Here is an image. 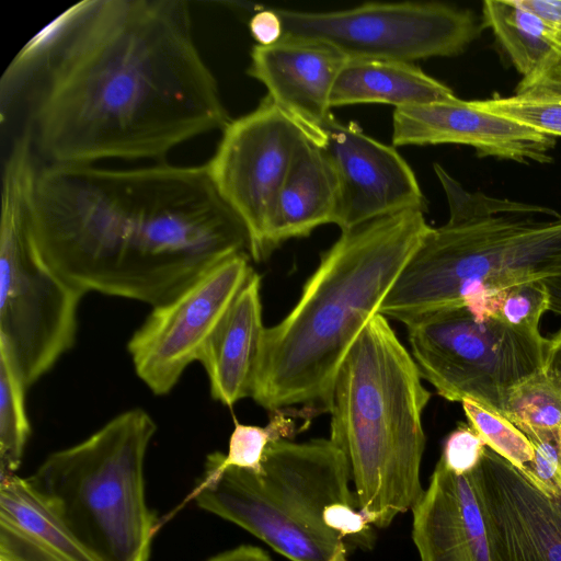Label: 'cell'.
<instances>
[{"label":"cell","mask_w":561,"mask_h":561,"mask_svg":"<svg viewBox=\"0 0 561 561\" xmlns=\"http://www.w3.org/2000/svg\"><path fill=\"white\" fill-rule=\"evenodd\" d=\"M30 96L34 146L57 164L165 161L231 121L183 0H92Z\"/></svg>","instance_id":"cell-1"},{"label":"cell","mask_w":561,"mask_h":561,"mask_svg":"<svg viewBox=\"0 0 561 561\" xmlns=\"http://www.w3.org/2000/svg\"><path fill=\"white\" fill-rule=\"evenodd\" d=\"M503 415L526 437L561 432V382L543 369L508 394Z\"/></svg>","instance_id":"cell-24"},{"label":"cell","mask_w":561,"mask_h":561,"mask_svg":"<svg viewBox=\"0 0 561 561\" xmlns=\"http://www.w3.org/2000/svg\"><path fill=\"white\" fill-rule=\"evenodd\" d=\"M81 1L35 35L14 57L0 80V114L4 124L15 105L30 95L91 5Z\"/></svg>","instance_id":"cell-23"},{"label":"cell","mask_w":561,"mask_h":561,"mask_svg":"<svg viewBox=\"0 0 561 561\" xmlns=\"http://www.w3.org/2000/svg\"><path fill=\"white\" fill-rule=\"evenodd\" d=\"M484 26L495 38L523 77L535 72L549 57L561 50V31L520 0H488L482 4Z\"/></svg>","instance_id":"cell-22"},{"label":"cell","mask_w":561,"mask_h":561,"mask_svg":"<svg viewBox=\"0 0 561 561\" xmlns=\"http://www.w3.org/2000/svg\"><path fill=\"white\" fill-rule=\"evenodd\" d=\"M283 37L324 43L346 58L414 64L462 54L479 34L474 14L443 2H368L336 11L275 8Z\"/></svg>","instance_id":"cell-10"},{"label":"cell","mask_w":561,"mask_h":561,"mask_svg":"<svg viewBox=\"0 0 561 561\" xmlns=\"http://www.w3.org/2000/svg\"><path fill=\"white\" fill-rule=\"evenodd\" d=\"M542 369L561 382V329L548 339Z\"/></svg>","instance_id":"cell-36"},{"label":"cell","mask_w":561,"mask_h":561,"mask_svg":"<svg viewBox=\"0 0 561 561\" xmlns=\"http://www.w3.org/2000/svg\"><path fill=\"white\" fill-rule=\"evenodd\" d=\"M447 221L431 228L379 313L404 325L451 307L476 308L514 285L561 276V214L466 190L438 163Z\"/></svg>","instance_id":"cell-4"},{"label":"cell","mask_w":561,"mask_h":561,"mask_svg":"<svg viewBox=\"0 0 561 561\" xmlns=\"http://www.w3.org/2000/svg\"><path fill=\"white\" fill-rule=\"evenodd\" d=\"M41 260L82 293L164 304L225 259L248 252L244 227L206 163L133 169L49 163L27 210Z\"/></svg>","instance_id":"cell-2"},{"label":"cell","mask_w":561,"mask_h":561,"mask_svg":"<svg viewBox=\"0 0 561 561\" xmlns=\"http://www.w3.org/2000/svg\"><path fill=\"white\" fill-rule=\"evenodd\" d=\"M392 144L467 145L480 158L493 157L523 164L553 161L556 137L513 119L478 108L457 96L442 102L394 108Z\"/></svg>","instance_id":"cell-15"},{"label":"cell","mask_w":561,"mask_h":561,"mask_svg":"<svg viewBox=\"0 0 561 561\" xmlns=\"http://www.w3.org/2000/svg\"><path fill=\"white\" fill-rule=\"evenodd\" d=\"M515 94L561 100V50L549 57L535 72L523 77Z\"/></svg>","instance_id":"cell-32"},{"label":"cell","mask_w":561,"mask_h":561,"mask_svg":"<svg viewBox=\"0 0 561 561\" xmlns=\"http://www.w3.org/2000/svg\"><path fill=\"white\" fill-rule=\"evenodd\" d=\"M422 379L444 399H472L503 414L510 392L542 370L548 339L466 306L440 309L405 324Z\"/></svg>","instance_id":"cell-9"},{"label":"cell","mask_w":561,"mask_h":561,"mask_svg":"<svg viewBox=\"0 0 561 561\" xmlns=\"http://www.w3.org/2000/svg\"><path fill=\"white\" fill-rule=\"evenodd\" d=\"M492 561H561V501L485 448L474 469Z\"/></svg>","instance_id":"cell-14"},{"label":"cell","mask_w":561,"mask_h":561,"mask_svg":"<svg viewBox=\"0 0 561 561\" xmlns=\"http://www.w3.org/2000/svg\"><path fill=\"white\" fill-rule=\"evenodd\" d=\"M339 199L330 159L322 147L305 138L276 198L270 232L273 251L289 239L308 237L322 225H335Z\"/></svg>","instance_id":"cell-20"},{"label":"cell","mask_w":561,"mask_h":561,"mask_svg":"<svg viewBox=\"0 0 561 561\" xmlns=\"http://www.w3.org/2000/svg\"><path fill=\"white\" fill-rule=\"evenodd\" d=\"M323 135L321 147L339 183L335 225L341 231L405 210H426L413 170L393 147L366 135L356 123L334 117Z\"/></svg>","instance_id":"cell-13"},{"label":"cell","mask_w":561,"mask_h":561,"mask_svg":"<svg viewBox=\"0 0 561 561\" xmlns=\"http://www.w3.org/2000/svg\"><path fill=\"white\" fill-rule=\"evenodd\" d=\"M27 387L0 353V478L16 474L31 434Z\"/></svg>","instance_id":"cell-25"},{"label":"cell","mask_w":561,"mask_h":561,"mask_svg":"<svg viewBox=\"0 0 561 561\" xmlns=\"http://www.w3.org/2000/svg\"><path fill=\"white\" fill-rule=\"evenodd\" d=\"M156 432L148 412L127 410L50 454L27 478L101 561H149L157 518L146 502L144 469Z\"/></svg>","instance_id":"cell-7"},{"label":"cell","mask_w":561,"mask_h":561,"mask_svg":"<svg viewBox=\"0 0 561 561\" xmlns=\"http://www.w3.org/2000/svg\"><path fill=\"white\" fill-rule=\"evenodd\" d=\"M0 561H101L26 479L0 478Z\"/></svg>","instance_id":"cell-19"},{"label":"cell","mask_w":561,"mask_h":561,"mask_svg":"<svg viewBox=\"0 0 561 561\" xmlns=\"http://www.w3.org/2000/svg\"><path fill=\"white\" fill-rule=\"evenodd\" d=\"M249 30L256 45L270 46L283 37V23L275 8H261L252 15Z\"/></svg>","instance_id":"cell-33"},{"label":"cell","mask_w":561,"mask_h":561,"mask_svg":"<svg viewBox=\"0 0 561 561\" xmlns=\"http://www.w3.org/2000/svg\"><path fill=\"white\" fill-rule=\"evenodd\" d=\"M483 111L493 113L551 136H561V100L525 95H494L473 101Z\"/></svg>","instance_id":"cell-29"},{"label":"cell","mask_w":561,"mask_h":561,"mask_svg":"<svg viewBox=\"0 0 561 561\" xmlns=\"http://www.w3.org/2000/svg\"><path fill=\"white\" fill-rule=\"evenodd\" d=\"M533 459L520 469L538 488L561 501V432L529 438Z\"/></svg>","instance_id":"cell-30"},{"label":"cell","mask_w":561,"mask_h":561,"mask_svg":"<svg viewBox=\"0 0 561 561\" xmlns=\"http://www.w3.org/2000/svg\"><path fill=\"white\" fill-rule=\"evenodd\" d=\"M430 398L412 355L377 313L337 373L329 411V439L345 456L358 510L374 527L411 512L424 492Z\"/></svg>","instance_id":"cell-5"},{"label":"cell","mask_w":561,"mask_h":561,"mask_svg":"<svg viewBox=\"0 0 561 561\" xmlns=\"http://www.w3.org/2000/svg\"><path fill=\"white\" fill-rule=\"evenodd\" d=\"M253 272L248 252L216 264L173 299L152 307L127 350L138 378L157 396L169 393Z\"/></svg>","instance_id":"cell-12"},{"label":"cell","mask_w":561,"mask_h":561,"mask_svg":"<svg viewBox=\"0 0 561 561\" xmlns=\"http://www.w3.org/2000/svg\"><path fill=\"white\" fill-rule=\"evenodd\" d=\"M557 30L561 31V0H520Z\"/></svg>","instance_id":"cell-35"},{"label":"cell","mask_w":561,"mask_h":561,"mask_svg":"<svg viewBox=\"0 0 561 561\" xmlns=\"http://www.w3.org/2000/svg\"><path fill=\"white\" fill-rule=\"evenodd\" d=\"M405 210L341 231L290 312L266 328L250 397L268 410L329 412L337 373L431 230Z\"/></svg>","instance_id":"cell-3"},{"label":"cell","mask_w":561,"mask_h":561,"mask_svg":"<svg viewBox=\"0 0 561 561\" xmlns=\"http://www.w3.org/2000/svg\"><path fill=\"white\" fill-rule=\"evenodd\" d=\"M205 561H274L262 548L253 545H240L233 549L217 553Z\"/></svg>","instance_id":"cell-34"},{"label":"cell","mask_w":561,"mask_h":561,"mask_svg":"<svg viewBox=\"0 0 561 561\" xmlns=\"http://www.w3.org/2000/svg\"><path fill=\"white\" fill-rule=\"evenodd\" d=\"M248 75L260 81L267 96L314 144L333 115L330 98L346 57L324 43L282 37L270 46L254 45Z\"/></svg>","instance_id":"cell-16"},{"label":"cell","mask_w":561,"mask_h":561,"mask_svg":"<svg viewBox=\"0 0 561 561\" xmlns=\"http://www.w3.org/2000/svg\"><path fill=\"white\" fill-rule=\"evenodd\" d=\"M265 330L261 277L253 271L198 353L215 401L231 408L250 397Z\"/></svg>","instance_id":"cell-18"},{"label":"cell","mask_w":561,"mask_h":561,"mask_svg":"<svg viewBox=\"0 0 561 561\" xmlns=\"http://www.w3.org/2000/svg\"><path fill=\"white\" fill-rule=\"evenodd\" d=\"M453 90L415 64L346 58L332 88L330 105L379 103L394 108L447 101Z\"/></svg>","instance_id":"cell-21"},{"label":"cell","mask_w":561,"mask_h":561,"mask_svg":"<svg viewBox=\"0 0 561 561\" xmlns=\"http://www.w3.org/2000/svg\"><path fill=\"white\" fill-rule=\"evenodd\" d=\"M550 296L543 280L514 285L488 298L473 312L529 331H539L541 316L549 310Z\"/></svg>","instance_id":"cell-28"},{"label":"cell","mask_w":561,"mask_h":561,"mask_svg":"<svg viewBox=\"0 0 561 561\" xmlns=\"http://www.w3.org/2000/svg\"><path fill=\"white\" fill-rule=\"evenodd\" d=\"M305 138L265 95L254 110L229 122L206 162L217 192L245 229L255 262L274 252L270 232L276 198Z\"/></svg>","instance_id":"cell-11"},{"label":"cell","mask_w":561,"mask_h":561,"mask_svg":"<svg viewBox=\"0 0 561 561\" xmlns=\"http://www.w3.org/2000/svg\"><path fill=\"white\" fill-rule=\"evenodd\" d=\"M485 448L471 425L460 424L446 437L439 461L457 474L469 473L481 462Z\"/></svg>","instance_id":"cell-31"},{"label":"cell","mask_w":561,"mask_h":561,"mask_svg":"<svg viewBox=\"0 0 561 561\" xmlns=\"http://www.w3.org/2000/svg\"><path fill=\"white\" fill-rule=\"evenodd\" d=\"M411 512L421 561H492L474 470L457 474L438 460Z\"/></svg>","instance_id":"cell-17"},{"label":"cell","mask_w":561,"mask_h":561,"mask_svg":"<svg viewBox=\"0 0 561 561\" xmlns=\"http://www.w3.org/2000/svg\"><path fill=\"white\" fill-rule=\"evenodd\" d=\"M293 414L285 409L271 411L270 422L265 426L242 424L234 421L229 438L228 451L213 453L207 456L218 468H239L259 471L267 447L276 440L286 439L295 430Z\"/></svg>","instance_id":"cell-26"},{"label":"cell","mask_w":561,"mask_h":561,"mask_svg":"<svg viewBox=\"0 0 561 561\" xmlns=\"http://www.w3.org/2000/svg\"><path fill=\"white\" fill-rule=\"evenodd\" d=\"M461 404L469 425L488 448L518 469L533 459L530 440L502 413L472 399H463Z\"/></svg>","instance_id":"cell-27"},{"label":"cell","mask_w":561,"mask_h":561,"mask_svg":"<svg viewBox=\"0 0 561 561\" xmlns=\"http://www.w3.org/2000/svg\"><path fill=\"white\" fill-rule=\"evenodd\" d=\"M351 482L347 460L329 438L279 439L259 471L221 469L206 459L192 496L289 561H350L347 541L327 525L325 512L336 503L357 505Z\"/></svg>","instance_id":"cell-6"},{"label":"cell","mask_w":561,"mask_h":561,"mask_svg":"<svg viewBox=\"0 0 561 561\" xmlns=\"http://www.w3.org/2000/svg\"><path fill=\"white\" fill-rule=\"evenodd\" d=\"M38 168L28 128L13 140L2 172L0 353L28 388L75 344L82 293L36 254L26 229Z\"/></svg>","instance_id":"cell-8"}]
</instances>
